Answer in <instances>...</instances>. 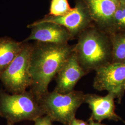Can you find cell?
Segmentation results:
<instances>
[{
    "label": "cell",
    "instance_id": "9c48e42d",
    "mask_svg": "<svg viewBox=\"0 0 125 125\" xmlns=\"http://www.w3.org/2000/svg\"><path fill=\"white\" fill-rule=\"evenodd\" d=\"M114 94L108 93L105 96H101L94 94H85L84 103L88 104L92 111L90 119L101 122L104 120L122 121L121 117L115 113Z\"/></svg>",
    "mask_w": 125,
    "mask_h": 125
},
{
    "label": "cell",
    "instance_id": "5bb4252c",
    "mask_svg": "<svg viewBox=\"0 0 125 125\" xmlns=\"http://www.w3.org/2000/svg\"><path fill=\"white\" fill-rule=\"evenodd\" d=\"M125 30V4H120L112 19V22L107 32Z\"/></svg>",
    "mask_w": 125,
    "mask_h": 125
},
{
    "label": "cell",
    "instance_id": "7a4b0ae2",
    "mask_svg": "<svg viewBox=\"0 0 125 125\" xmlns=\"http://www.w3.org/2000/svg\"><path fill=\"white\" fill-rule=\"evenodd\" d=\"M74 52L87 74L112 62V44L109 34L89 27L78 35Z\"/></svg>",
    "mask_w": 125,
    "mask_h": 125
},
{
    "label": "cell",
    "instance_id": "d6986e66",
    "mask_svg": "<svg viewBox=\"0 0 125 125\" xmlns=\"http://www.w3.org/2000/svg\"><path fill=\"white\" fill-rule=\"evenodd\" d=\"M120 4H125V0H118Z\"/></svg>",
    "mask_w": 125,
    "mask_h": 125
},
{
    "label": "cell",
    "instance_id": "8992f818",
    "mask_svg": "<svg viewBox=\"0 0 125 125\" xmlns=\"http://www.w3.org/2000/svg\"><path fill=\"white\" fill-rule=\"evenodd\" d=\"M95 72L94 88L114 94L118 103H121L125 91V63H110Z\"/></svg>",
    "mask_w": 125,
    "mask_h": 125
},
{
    "label": "cell",
    "instance_id": "3957f363",
    "mask_svg": "<svg viewBox=\"0 0 125 125\" xmlns=\"http://www.w3.org/2000/svg\"><path fill=\"white\" fill-rule=\"evenodd\" d=\"M0 115L13 124L21 121H34L45 113L40 101L30 90L11 94L0 90Z\"/></svg>",
    "mask_w": 125,
    "mask_h": 125
},
{
    "label": "cell",
    "instance_id": "ac0fdd59",
    "mask_svg": "<svg viewBox=\"0 0 125 125\" xmlns=\"http://www.w3.org/2000/svg\"><path fill=\"white\" fill-rule=\"evenodd\" d=\"M89 125H107L106 124H104L101 123V122H98L95 121H93L91 119H89Z\"/></svg>",
    "mask_w": 125,
    "mask_h": 125
},
{
    "label": "cell",
    "instance_id": "52a82bcc",
    "mask_svg": "<svg viewBox=\"0 0 125 125\" xmlns=\"http://www.w3.org/2000/svg\"><path fill=\"white\" fill-rule=\"evenodd\" d=\"M91 18L86 4L78 1L71 12L61 16L45 15L34 23H53L65 27L72 38L78 35L89 27Z\"/></svg>",
    "mask_w": 125,
    "mask_h": 125
},
{
    "label": "cell",
    "instance_id": "7402d4cb",
    "mask_svg": "<svg viewBox=\"0 0 125 125\" xmlns=\"http://www.w3.org/2000/svg\"></svg>",
    "mask_w": 125,
    "mask_h": 125
},
{
    "label": "cell",
    "instance_id": "44dd1931",
    "mask_svg": "<svg viewBox=\"0 0 125 125\" xmlns=\"http://www.w3.org/2000/svg\"></svg>",
    "mask_w": 125,
    "mask_h": 125
},
{
    "label": "cell",
    "instance_id": "30bf717a",
    "mask_svg": "<svg viewBox=\"0 0 125 125\" xmlns=\"http://www.w3.org/2000/svg\"><path fill=\"white\" fill-rule=\"evenodd\" d=\"M87 74L78 62L73 50L72 53L56 76L57 84L54 90L62 94L70 93L74 90L81 78Z\"/></svg>",
    "mask_w": 125,
    "mask_h": 125
},
{
    "label": "cell",
    "instance_id": "e0dca14e",
    "mask_svg": "<svg viewBox=\"0 0 125 125\" xmlns=\"http://www.w3.org/2000/svg\"><path fill=\"white\" fill-rule=\"evenodd\" d=\"M70 125H89V123L84 121L77 119L76 118H75L72 121Z\"/></svg>",
    "mask_w": 125,
    "mask_h": 125
},
{
    "label": "cell",
    "instance_id": "ffe728a7",
    "mask_svg": "<svg viewBox=\"0 0 125 125\" xmlns=\"http://www.w3.org/2000/svg\"><path fill=\"white\" fill-rule=\"evenodd\" d=\"M13 125V124H11V123H8V125Z\"/></svg>",
    "mask_w": 125,
    "mask_h": 125
},
{
    "label": "cell",
    "instance_id": "4fadbf2b",
    "mask_svg": "<svg viewBox=\"0 0 125 125\" xmlns=\"http://www.w3.org/2000/svg\"><path fill=\"white\" fill-rule=\"evenodd\" d=\"M108 34L112 44L111 63H125V30Z\"/></svg>",
    "mask_w": 125,
    "mask_h": 125
},
{
    "label": "cell",
    "instance_id": "ba28073f",
    "mask_svg": "<svg viewBox=\"0 0 125 125\" xmlns=\"http://www.w3.org/2000/svg\"><path fill=\"white\" fill-rule=\"evenodd\" d=\"M27 27L31 28V34L23 42L33 40L43 43L64 44H67L72 38L65 27L53 23H33L28 25Z\"/></svg>",
    "mask_w": 125,
    "mask_h": 125
},
{
    "label": "cell",
    "instance_id": "7c38bea8",
    "mask_svg": "<svg viewBox=\"0 0 125 125\" xmlns=\"http://www.w3.org/2000/svg\"><path fill=\"white\" fill-rule=\"evenodd\" d=\"M25 42L8 37L0 38V74L6 69L22 50Z\"/></svg>",
    "mask_w": 125,
    "mask_h": 125
},
{
    "label": "cell",
    "instance_id": "5b68a950",
    "mask_svg": "<svg viewBox=\"0 0 125 125\" xmlns=\"http://www.w3.org/2000/svg\"><path fill=\"white\" fill-rule=\"evenodd\" d=\"M25 42L21 52L4 72L0 74V80L12 94L21 93L31 85L30 64L33 44Z\"/></svg>",
    "mask_w": 125,
    "mask_h": 125
},
{
    "label": "cell",
    "instance_id": "6da1fadb",
    "mask_svg": "<svg viewBox=\"0 0 125 125\" xmlns=\"http://www.w3.org/2000/svg\"><path fill=\"white\" fill-rule=\"evenodd\" d=\"M74 46L36 41L33 44L30 73V91L39 101L48 91L50 82L72 53Z\"/></svg>",
    "mask_w": 125,
    "mask_h": 125
},
{
    "label": "cell",
    "instance_id": "8fae6325",
    "mask_svg": "<svg viewBox=\"0 0 125 125\" xmlns=\"http://www.w3.org/2000/svg\"><path fill=\"white\" fill-rule=\"evenodd\" d=\"M84 2L91 19L108 29L113 16L120 5L119 1L118 0H84Z\"/></svg>",
    "mask_w": 125,
    "mask_h": 125
},
{
    "label": "cell",
    "instance_id": "277c9868",
    "mask_svg": "<svg viewBox=\"0 0 125 125\" xmlns=\"http://www.w3.org/2000/svg\"><path fill=\"white\" fill-rule=\"evenodd\" d=\"M85 94L74 90L66 93H60L54 90L48 92L40 99V104L45 115L53 121H58L64 125H70L75 118L76 113L84 103Z\"/></svg>",
    "mask_w": 125,
    "mask_h": 125
},
{
    "label": "cell",
    "instance_id": "2e32d148",
    "mask_svg": "<svg viewBox=\"0 0 125 125\" xmlns=\"http://www.w3.org/2000/svg\"><path fill=\"white\" fill-rule=\"evenodd\" d=\"M34 121V125H54L52 119L46 115L38 117Z\"/></svg>",
    "mask_w": 125,
    "mask_h": 125
},
{
    "label": "cell",
    "instance_id": "9a60e30c",
    "mask_svg": "<svg viewBox=\"0 0 125 125\" xmlns=\"http://www.w3.org/2000/svg\"><path fill=\"white\" fill-rule=\"evenodd\" d=\"M68 0H51L48 15L53 16H61L72 10Z\"/></svg>",
    "mask_w": 125,
    "mask_h": 125
}]
</instances>
